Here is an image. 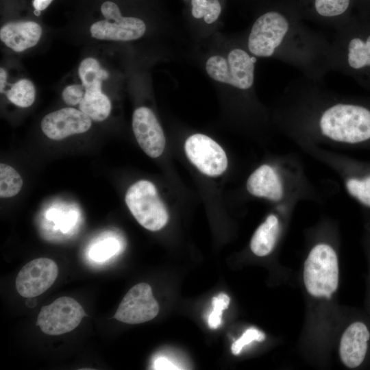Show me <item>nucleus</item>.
<instances>
[{"mask_svg":"<svg viewBox=\"0 0 370 370\" xmlns=\"http://www.w3.org/2000/svg\"><path fill=\"white\" fill-rule=\"evenodd\" d=\"M53 0H34L33 6L36 10H44L46 9Z\"/></svg>","mask_w":370,"mask_h":370,"instance_id":"nucleus-29","label":"nucleus"},{"mask_svg":"<svg viewBox=\"0 0 370 370\" xmlns=\"http://www.w3.org/2000/svg\"><path fill=\"white\" fill-rule=\"evenodd\" d=\"M155 369H179L180 368L175 365L168 358L160 357L154 362Z\"/></svg>","mask_w":370,"mask_h":370,"instance_id":"nucleus-28","label":"nucleus"},{"mask_svg":"<svg viewBox=\"0 0 370 370\" xmlns=\"http://www.w3.org/2000/svg\"><path fill=\"white\" fill-rule=\"evenodd\" d=\"M5 93L10 101L21 108L32 106L36 97L34 86L27 79L18 81Z\"/></svg>","mask_w":370,"mask_h":370,"instance_id":"nucleus-20","label":"nucleus"},{"mask_svg":"<svg viewBox=\"0 0 370 370\" xmlns=\"http://www.w3.org/2000/svg\"><path fill=\"white\" fill-rule=\"evenodd\" d=\"M79 108L91 120L103 121L110 113L111 103L101 90H86Z\"/></svg>","mask_w":370,"mask_h":370,"instance_id":"nucleus-18","label":"nucleus"},{"mask_svg":"<svg viewBox=\"0 0 370 370\" xmlns=\"http://www.w3.org/2000/svg\"><path fill=\"white\" fill-rule=\"evenodd\" d=\"M58 274L56 263L47 258H39L27 263L16 278V288L23 297L33 298L46 291Z\"/></svg>","mask_w":370,"mask_h":370,"instance_id":"nucleus-11","label":"nucleus"},{"mask_svg":"<svg viewBox=\"0 0 370 370\" xmlns=\"http://www.w3.org/2000/svg\"><path fill=\"white\" fill-rule=\"evenodd\" d=\"M184 149L189 160L206 175L217 177L227 169V158L224 150L208 136L195 134L189 136Z\"/></svg>","mask_w":370,"mask_h":370,"instance_id":"nucleus-9","label":"nucleus"},{"mask_svg":"<svg viewBox=\"0 0 370 370\" xmlns=\"http://www.w3.org/2000/svg\"><path fill=\"white\" fill-rule=\"evenodd\" d=\"M345 186L352 197L370 208V175L362 178H349L345 182Z\"/></svg>","mask_w":370,"mask_h":370,"instance_id":"nucleus-23","label":"nucleus"},{"mask_svg":"<svg viewBox=\"0 0 370 370\" xmlns=\"http://www.w3.org/2000/svg\"><path fill=\"white\" fill-rule=\"evenodd\" d=\"M120 248L118 240L108 238L94 245L90 250V257L97 262L109 259L116 254Z\"/></svg>","mask_w":370,"mask_h":370,"instance_id":"nucleus-24","label":"nucleus"},{"mask_svg":"<svg viewBox=\"0 0 370 370\" xmlns=\"http://www.w3.org/2000/svg\"><path fill=\"white\" fill-rule=\"evenodd\" d=\"M91 125V119L80 110L64 108L47 114L41 121V129L49 138L60 140L84 133Z\"/></svg>","mask_w":370,"mask_h":370,"instance_id":"nucleus-12","label":"nucleus"},{"mask_svg":"<svg viewBox=\"0 0 370 370\" xmlns=\"http://www.w3.org/2000/svg\"><path fill=\"white\" fill-rule=\"evenodd\" d=\"M330 41L322 33L281 8L258 16L247 40V49L255 57L278 58L319 83H323L330 71Z\"/></svg>","mask_w":370,"mask_h":370,"instance_id":"nucleus-1","label":"nucleus"},{"mask_svg":"<svg viewBox=\"0 0 370 370\" xmlns=\"http://www.w3.org/2000/svg\"><path fill=\"white\" fill-rule=\"evenodd\" d=\"M159 312L151 286L146 283L134 285L120 303L114 318L125 323L137 324L150 321Z\"/></svg>","mask_w":370,"mask_h":370,"instance_id":"nucleus-10","label":"nucleus"},{"mask_svg":"<svg viewBox=\"0 0 370 370\" xmlns=\"http://www.w3.org/2000/svg\"><path fill=\"white\" fill-rule=\"evenodd\" d=\"M230 297L225 293H220L212 299L213 310L208 317V325L212 329L218 328L222 321V312L230 304Z\"/></svg>","mask_w":370,"mask_h":370,"instance_id":"nucleus-25","label":"nucleus"},{"mask_svg":"<svg viewBox=\"0 0 370 370\" xmlns=\"http://www.w3.org/2000/svg\"><path fill=\"white\" fill-rule=\"evenodd\" d=\"M132 128L141 149L151 158H157L164 151L165 137L153 112L148 108L136 109L132 116Z\"/></svg>","mask_w":370,"mask_h":370,"instance_id":"nucleus-13","label":"nucleus"},{"mask_svg":"<svg viewBox=\"0 0 370 370\" xmlns=\"http://www.w3.org/2000/svg\"><path fill=\"white\" fill-rule=\"evenodd\" d=\"M78 73L86 90H101L102 82L108 78L109 74L101 67L99 62L92 58L82 61Z\"/></svg>","mask_w":370,"mask_h":370,"instance_id":"nucleus-19","label":"nucleus"},{"mask_svg":"<svg viewBox=\"0 0 370 370\" xmlns=\"http://www.w3.org/2000/svg\"><path fill=\"white\" fill-rule=\"evenodd\" d=\"M248 192L258 197L278 201L284 195V186L278 171L269 164L256 169L247 182Z\"/></svg>","mask_w":370,"mask_h":370,"instance_id":"nucleus-15","label":"nucleus"},{"mask_svg":"<svg viewBox=\"0 0 370 370\" xmlns=\"http://www.w3.org/2000/svg\"><path fill=\"white\" fill-rule=\"evenodd\" d=\"M40 10H34V13L36 16H39L40 15Z\"/></svg>","mask_w":370,"mask_h":370,"instance_id":"nucleus-31","label":"nucleus"},{"mask_svg":"<svg viewBox=\"0 0 370 370\" xmlns=\"http://www.w3.org/2000/svg\"><path fill=\"white\" fill-rule=\"evenodd\" d=\"M101 12L105 20L93 23L90 29L91 36L95 38L129 41L140 38L145 32V24L141 19L122 16L114 2L103 3Z\"/></svg>","mask_w":370,"mask_h":370,"instance_id":"nucleus-7","label":"nucleus"},{"mask_svg":"<svg viewBox=\"0 0 370 370\" xmlns=\"http://www.w3.org/2000/svg\"><path fill=\"white\" fill-rule=\"evenodd\" d=\"M370 340V331L365 323L356 321L344 331L340 341L339 355L348 368L358 367L365 360Z\"/></svg>","mask_w":370,"mask_h":370,"instance_id":"nucleus-14","label":"nucleus"},{"mask_svg":"<svg viewBox=\"0 0 370 370\" xmlns=\"http://www.w3.org/2000/svg\"><path fill=\"white\" fill-rule=\"evenodd\" d=\"M338 262L334 249L319 243L310 251L304 265V283L307 292L315 297L330 299L338 286Z\"/></svg>","mask_w":370,"mask_h":370,"instance_id":"nucleus-3","label":"nucleus"},{"mask_svg":"<svg viewBox=\"0 0 370 370\" xmlns=\"http://www.w3.org/2000/svg\"><path fill=\"white\" fill-rule=\"evenodd\" d=\"M86 92V88L82 84H73L66 86L62 91L64 101L70 106L79 104Z\"/></svg>","mask_w":370,"mask_h":370,"instance_id":"nucleus-27","label":"nucleus"},{"mask_svg":"<svg viewBox=\"0 0 370 370\" xmlns=\"http://www.w3.org/2000/svg\"><path fill=\"white\" fill-rule=\"evenodd\" d=\"M86 314L82 306L69 297H61L42 308L36 325L48 335H60L77 328Z\"/></svg>","mask_w":370,"mask_h":370,"instance_id":"nucleus-8","label":"nucleus"},{"mask_svg":"<svg viewBox=\"0 0 370 370\" xmlns=\"http://www.w3.org/2000/svg\"><path fill=\"white\" fill-rule=\"evenodd\" d=\"M351 5L352 0H283L280 8L300 21L310 20L336 30L351 20Z\"/></svg>","mask_w":370,"mask_h":370,"instance_id":"nucleus-6","label":"nucleus"},{"mask_svg":"<svg viewBox=\"0 0 370 370\" xmlns=\"http://www.w3.org/2000/svg\"><path fill=\"white\" fill-rule=\"evenodd\" d=\"M7 73L4 69H0V92L2 93L5 86Z\"/></svg>","mask_w":370,"mask_h":370,"instance_id":"nucleus-30","label":"nucleus"},{"mask_svg":"<svg viewBox=\"0 0 370 370\" xmlns=\"http://www.w3.org/2000/svg\"><path fill=\"white\" fill-rule=\"evenodd\" d=\"M249 52L238 47L231 50L227 59L213 56L206 62V71L215 81L249 90L254 85L256 58Z\"/></svg>","mask_w":370,"mask_h":370,"instance_id":"nucleus-4","label":"nucleus"},{"mask_svg":"<svg viewBox=\"0 0 370 370\" xmlns=\"http://www.w3.org/2000/svg\"><path fill=\"white\" fill-rule=\"evenodd\" d=\"M192 15L196 18H204V21L210 24L219 16L221 7L219 0H192Z\"/></svg>","mask_w":370,"mask_h":370,"instance_id":"nucleus-22","label":"nucleus"},{"mask_svg":"<svg viewBox=\"0 0 370 370\" xmlns=\"http://www.w3.org/2000/svg\"><path fill=\"white\" fill-rule=\"evenodd\" d=\"M42 35V28L34 21L10 22L0 30L1 41L16 52L36 45Z\"/></svg>","mask_w":370,"mask_h":370,"instance_id":"nucleus-16","label":"nucleus"},{"mask_svg":"<svg viewBox=\"0 0 370 370\" xmlns=\"http://www.w3.org/2000/svg\"><path fill=\"white\" fill-rule=\"evenodd\" d=\"M125 203L136 221L151 231L163 228L169 220L166 206L156 186L147 180H140L127 190Z\"/></svg>","mask_w":370,"mask_h":370,"instance_id":"nucleus-5","label":"nucleus"},{"mask_svg":"<svg viewBox=\"0 0 370 370\" xmlns=\"http://www.w3.org/2000/svg\"><path fill=\"white\" fill-rule=\"evenodd\" d=\"M330 71L352 77L370 90V21L351 20L335 30L328 56Z\"/></svg>","mask_w":370,"mask_h":370,"instance_id":"nucleus-2","label":"nucleus"},{"mask_svg":"<svg viewBox=\"0 0 370 370\" xmlns=\"http://www.w3.org/2000/svg\"><path fill=\"white\" fill-rule=\"evenodd\" d=\"M23 186L20 174L10 165L0 164V197L9 198L15 196Z\"/></svg>","mask_w":370,"mask_h":370,"instance_id":"nucleus-21","label":"nucleus"},{"mask_svg":"<svg viewBox=\"0 0 370 370\" xmlns=\"http://www.w3.org/2000/svg\"><path fill=\"white\" fill-rule=\"evenodd\" d=\"M265 338L264 334L256 328H249L245 331L243 335L235 341L231 347L232 352L234 355H238L243 348L254 341H262Z\"/></svg>","mask_w":370,"mask_h":370,"instance_id":"nucleus-26","label":"nucleus"},{"mask_svg":"<svg viewBox=\"0 0 370 370\" xmlns=\"http://www.w3.org/2000/svg\"><path fill=\"white\" fill-rule=\"evenodd\" d=\"M280 232V221L275 214H269L257 228L250 243L252 252L258 256L269 255L273 249Z\"/></svg>","mask_w":370,"mask_h":370,"instance_id":"nucleus-17","label":"nucleus"}]
</instances>
